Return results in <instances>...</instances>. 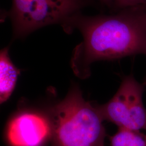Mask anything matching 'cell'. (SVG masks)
<instances>
[{
  "label": "cell",
  "instance_id": "obj_1",
  "mask_svg": "<svg viewBox=\"0 0 146 146\" xmlns=\"http://www.w3.org/2000/svg\"><path fill=\"white\" fill-rule=\"evenodd\" d=\"M125 9L115 15L68 19L83 37L71 59V67L78 78L89 77L95 61L146 55L145 5Z\"/></svg>",
  "mask_w": 146,
  "mask_h": 146
},
{
  "label": "cell",
  "instance_id": "obj_2",
  "mask_svg": "<svg viewBox=\"0 0 146 146\" xmlns=\"http://www.w3.org/2000/svg\"><path fill=\"white\" fill-rule=\"evenodd\" d=\"M50 146H104L106 132L96 106L86 101L78 86L49 110Z\"/></svg>",
  "mask_w": 146,
  "mask_h": 146
},
{
  "label": "cell",
  "instance_id": "obj_3",
  "mask_svg": "<svg viewBox=\"0 0 146 146\" xmlns=\"http://www.w3.org/2000/svg\"><path fill=\"white\" fill-rule=\"evenodd\" d=\"M144 86L133 75L125 77L114 96L107 103L96 106L103 120L119 128L146 130V109L142 100Z\"/></svg>",
  "mask_w": 146,
  "mask_h": 146
},
{
  "label": "cell",
  "instance_id": "obj_4",
  "mask_svg": "<svg viewBox=\"0 0 146 146\" xmlns=\"http://www.w3.org/2000/svg\"><path fill=\"white\" fill-rule=\"evenodd\" d=\"M80 5V0H13L11 16L15 33L25 35L68 20Z\"/></svg>",
  "mask_w": 146,
  "mask_h": 146
},
{
  "label": "cell",
  "instance_id": "obj_5",
  "mask_svg": "<svg viewBox=\"0 0 146 146\" xmlns=\"http://www.w3.org/2000/svg\"><path fill=\"white\" fill-rule=\"evenodd\" d=\"M51 134V124L48 116L25 111L10 121L6 137L11 146H43L50 141Z\"/></svg>",
  "mask_w": 146,
  "mask_h": 146
},
{
  "label": "cell",
  "instance_id": "obj_6",
  "mask_svg": "<svg viewBox=\"0 0 146 146\" xmlns=\"http://www.w3.org/2000/svg\"><path fill=\"white\" fill-rule=\"evenodd\" d=\"M20 71L11 62L8 49H2L0 55V100L4 103L14 91Z\"/></svg>",
  "mask_w": 146,
  "mask_h": 146
},
{
  "label": "cell",
  "instance_id": "obj_7",
  "mask_svg": "<svg viewBox=\"0 0 146 146\" xmlns=\"http://www.w3.org/2000/svg\"><path fill=\"white\" fill-rule=\"evenodd\" d=\"M110 139L111 146H146V134L140 131L119 128Z\"/></svg>",
  "mask_w": 146,
  "mask_h": 146
},
{
  "label": "cell",
  "instance_id": "obj_8",
  "mask_svg": "<svg viewBox=\"0 0 146 146\" xmlns=\"http://www.w3.org/2000/svg\"><path fill=\"white\" fill-rule=\"evenodd\" d=\"M114 3L116 7L127 9L139 6L146 5V0H114Z\"/></svg>",
  "mask_w": 146,
  "mask_h": 146
},
{
  "label": "cell",
  "instance_id": "obj_9",
  "mask_svg": "<svg viewBox=\"0 0 146 146\" xmlns=\"http://www.w3.org/2000/svg\"><path fill=\"white\" fill-rule=\"evenodd\" d=\"M100 1H101L102 2H104L106 4H107V5H110L112 2H114V0H100Z\"/></svg>",
  "mask_w": 146,
  "mask_h": 146
},
{
  "label": "cell",
  "instance_id": "obj_10",
  "mask_svg": "<svg viewBox=\"0 0 146 146\" xmlns=\"http://www.w3.org/2000/svg\"><path fill=\"white\" fill-rule=\"evenodd\" d=\"M143 84L144 85V86H146V77L145 79L144 80V81H143Z\"/></svg>",
  "mask_w": 146,
  "mask_h": 146
},
{
  "label": "cell",
  "instance_id": "obj_11",
  "mask_svg": "<svg viewBox=\"0 0 146 146\" xmlns=\"http://www.w3.org/2000/svg\"><path fill=\"white\" fill-rule=\"evenodd\" d=\"M145 9H146V5H145Z\"/></svg>",
  "mask_w": 146,
  "mask_h": 146
}]
</instances>
